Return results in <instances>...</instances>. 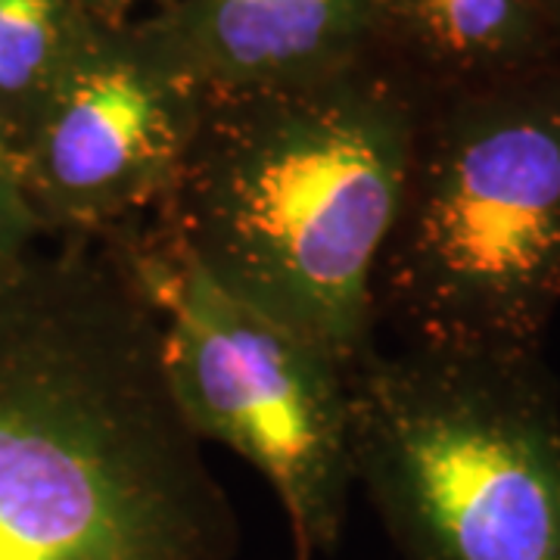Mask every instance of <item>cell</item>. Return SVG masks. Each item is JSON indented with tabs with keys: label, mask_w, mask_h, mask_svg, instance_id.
I'll return each mask as SVG.
<instances>
[{
	"label": "cell",
	"mask_w": 560,
	"mask_h": 560,
	"mask_svg": "<svg viewBox=\"0 0 560 560\" xmlns=\"http://www.w3.org/2000/svg\"><path fill=\"white\" fill-rule=\"evenodd\" d=\"M241 523L165 377L121 234L0 283V560H234Z\"/></svg>",
	"instance_id": "6da1fadb"
},
{
	"label": "cell",
	"mask_w": 560,
	"mask_h": 560,
	"mask_svg": "<svg viewBox=\"0 0 560 560\" xmlns=\"http://www.w3.org/2000/svg\"><path fill=\"white\" fill-rule=\"evenodd\" d=\"M423 91L381 54L324 79L206 94L147 228L231 296L355 364Z\"/></svg>",
	"instance_id": "7a4b0ae2"
},
{
	"label": "cell",
	"mask_w": 560,
	"mask_h": 560,
	"mask_svg": "<svg viewBox=\"0 0 560 560\" xmlns=\"http://www.w3.org/2000/svg\"><path fill=\"white\" fill-rule=\"evenodd\" d=\"M560 308V62L423 94L374 278L396 346L541 349Z\"/></svg>",
	"instance_id": "3957f363"
},
{
	"label": "cell",
	"mask_w": 560,
	"mask_h": 560,
	"mask_svg": "<svg viewBox=\"0 0 560 560\" xmlns=\"http://www.w3.org/2000/svg\"><path fill=\"white\" fill-rule=\"evenodd\" d=\"M346 386L352 477L401 560H560V386L541 349L377 342Z\"/></svg>",
	"instance_id": "277c9868"
},
{
	"label": "cell",
	"mask_w": 560,
	"mask_h": 560,
	"mask_svg": "<svg viewBox=\"0 0 560 560\" xmlns=\"http://www.w3.org/2000/svg\"><path fill=\"white\" fill-rule=\"evenodd\" d=\"M119 234L160 312L165 377L197 440L268 480L296 560L334 555L355 489L349 368L221 290L143 221Z\"/></svg>",
	"instance_id": "5b68a950"
},
{
	"label": "cell",
	"mask_w": 560,
	"mask_h": 560,
	"mask_svg": "<svg viewBox=\"0 0 560 560\" xmlns=\"http://www.w3.org/2000/svg\"><path fill=\"white\" fill-rule=\"evenodd\" d=\"M202 97L162 66L135 22H91L13 162L47 237H106L150 219Z\"/></svg>",
	"instance_id": "8992f818"
},
{
	"label": "cell",
	"mask_w": 560,
	"mask_h": 560,
	"mask_svg": "<svg viewBox=\"0 0 560 560\" xmlns=\"http://www.w3.org/2000/svg\"><path fill=\"white\" fill-rule=\"evenodd\" d=\"M135 28L172 75L200 94H234L374 57L377 0H168Z\"/></svg>",
	"instance_id": "52a82bcc"
},
{
	"label": "cell",
	"mask_w": 560,
	"mask_h": 560,
	"mask_svg": "<svg viewBox=\"0 0 560 560\" xmlns=\"http://www.w3.org/2000/svg\"><path fill=\"white\" fill-rule=\"evenodd\" d=\"M377 54L440 94L555 66L560 38L545 0H377Z\"/></svg>",
	"instance_id": "ba28073f"
},
{
	"label": "cell",
	"mask_w": 560,
	"mask_h": 560,
	"mask_svg": "<svg viewBox=\"0 0 560 560\" xmlns=\"http://www.w3.org/2000/svg\"><path fill=\"white\" fill-rule=\"evenodd\" d=\"M91 22L81 0H0V150L10 165Z\"/></svg>",
	"instance_id": "9c48e42d"
},
{
	"label": "cell",
	"mask_w": 560,
	"mask_h": 560,
	"mask_svg": "<svg viewBox=\"0 0 560 560\" xmlns=\"http://www.w3.org/2000/svg\"><path fill=\"white\" fill-rule=\"evenodd\" d=\"M44 241L47 231L25 200L13 168L0 162V283L13 278Z\"/></svg>",
	"instance_id": "30bf717a"
},
{
	"label": "cell",
	"mask_w": 560,
	"mask_h": 560,
	"mask_svg": "<svg viewBox=\"0 0 560 560\" xmlns=\"http://www.w3.org/2000/svg\"><path fill=\"white\" fill-rule=\"evenodd\" d=\"M168 0H81V7L88 10V16L106 25H121V22H135L131 16L140 7H165Z\"/></svg>",
	"instance_id": "8fae6325"
},
{
	"label": "cell",
	"mask_w": 560,
	"mask_h": 560,
	"mask_svg": "<svg viewBox=\"0 0 560 560\" xmlns=\"http://www.w3.org/2000/svg\"><path fill=\"white\" fill-rule=\"evenodd\" d=\"M545 7H548V13H551V22H555L560 38V0H545Z\"/></svg>",
	"instance_id": "7c38bea8"
},
{
	"label": "cell",
	"mask_w": 560,
	"mask_h": 560,
	"mask_svg": "<svg viewBox=\"0 0 560 560\" xmlns=\"http://www.w3.org/2000/svg\"><path fill=\"white\" fill-rule=\"evenodd\" d=\"M0 162H7V165H10V160H7V153H3V150H0ZM10 168H13V165H10Z\"/></svg>",
	"instance_id": "4fadbf2b"
}]
</instances>
